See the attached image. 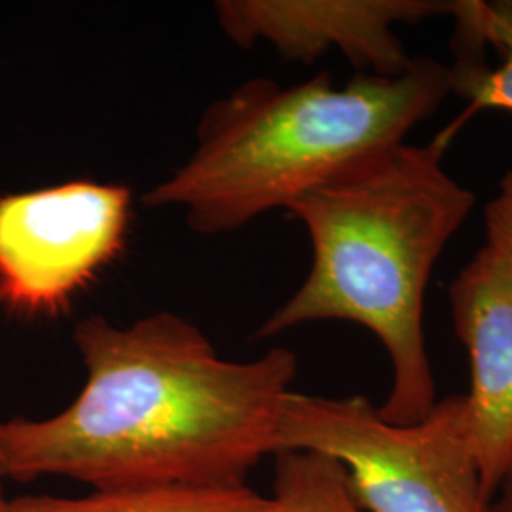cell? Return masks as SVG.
Segmentation results:
<instances>
[{
    "mask_svg": "<svg viewBox=\"0 0 512 512\" xmlns=\"http://www.w3.org/2000/svg\"><path fill=\"white\" fill-rule=\"evenodd\" d=\"M86 384L59 414L0 421L6 480L61 476L92 490H236L279 452L298 357L224 359L202 330L158 311L131 325L80 321Z\"/></svg>",
    "mask_w": 512,
    "mask_h": 512,
    "instance_id": "1",
    "label": "cell"
},
{
    "mask_svg": "<svg viewBox=\"0 0 512 512\" xmlns=\"http://www.w3.org/2000/svg\"><path fill=\"white\" fill-rule=\"evenodd\" d=\"M444 148L403 143L289 207L310 236L311 268L296 293L260 325L272 338L313 321L370 330L391 363L385 420L416 423L437 403L423 329L425 291L475 194L442 167Z\"/></svg>",
    "mask_w": 512,
    "mask_h": 512,
    "instance_id": "2",
    "label": "cell"
},
{
    "mask_svg": "<svg viewBox=\"0 0 512 512\" xmlns=\"http://www.w3.org/2000/svg\"><path fill=\"white\" fill-rule=\"evenodd\" d=\"M450 93V65L431 57L342 88L329 73L287 88L245 82L203 114L190 158L143 203L183 209L200 234L232 232L403 145Z\"/></svg>",
    "mask_w": 512,
    "mask_h": 512,
    "instance_id": "3",
    "label": "cell"
},
{
    "mask_svg": "<svg viewBox=\"0 0 512 512\" xmlns=\"http://www.w3.org/2000/svg\"><path fill=\"white\" fill-rule=\"evenodd\" d=\"M283 450L336 459L366 512H492L465 395L437 401L423 420L401 425L365 397L293 391L281 420Z\"/></svg>",
    "mask_w": 512,
    "mask_h": 512,
    "instance_id": "4",
    "label": "cell"
},
{
    "mask_svg": "<svg viewBox=\"0 0 512 512\" xmlns=\"http://www.w3.org/2000/svg\"><path fill=\"white\" fill-rule=\"evenodd\" d=\"M131 188L71 181L0 198V306L57 317L128 243Z\"/></svg>",
    "mask_w": 512,
    "mask_h": 512,
    "instance_id": "5",
    "label": "cell"
},
{
    "mask_svg": "<svg viewBox=\"0 0 512 512\" xmlns=\"http://www.w3.org/2000/svg\"><path fill=\"white\" fill-rule=\"evenodd\" d=\"M458 0H222L217 21L239 46L268 42L287 59L311 63L338 50L361 71L406 73L416 57L393 31L399 23L454 16Z\"/></svg>",
    "mask_w": 512,
    "mask_h": 512,
    "instance_id": "6",
    "label": "cell"
},
{
    "mask_svg": "<svg viewBox=\"0 0 512 512\" xmlns=\"http://www.w3.org/2000/svg\"><path fill=\"white\" fill-rule=\"evenodd\" d=\"M459 340L471 361L469 427L484 488L494 497L512 463V279L482 247L450 287Z\"/></svg>",
    "mask_w": 512,
    "mask_h": 512,
    "instance_id": "7",
    "label": "cell"
},
{
    "mask_svg": "<svg viewBox=\"0 0 512 512\" xmlns=\"http://www.w3.org/2000/svg\"><path fill=\"white\" fill-rule=\"evenodd\" d=\"M456 21L465 25L484 46L490 44L499 52V63L492 67L475 52L458 54L450 65L452 93L467 101V109L452 128L442 131L440 145H448L456 129L480 110L512 112V2H480L459 0Z\"/></svg>",
    "mask_w": 512,
    "mask_h": 512,
    "instance_id": "8",
    "label": "cell"
},
{
    "mask_svg": "<svg viewBox=\"0 0 512 512\" xmlns=\"http://www.w3.org/2000/svg\"><path fill=\"white\" fill-rule=\"evenodd\" d=\"M0 512H279L270 495L251 486L236 490H92L82 497L21 495L4 499Z\"/></svg>",
    "mask_w": 512,
    "mask_h": 512,
    "instance_id": "9",
    "label": "cell"
},
{
    "mask_svg": "<svg viewBox=\"0 0 512 512\" xmlns=\"http://www.w3.org/2000/svg\"><path fill=\"white\" fill-rule=\"evenodd\" d=\"M274 499L279 512H366L355 499L346 469L325 454H275Z\"/></svg>",
    "mask_w": 512,
    "mask_h": 512,
    "instance_id": "10",
    "label": "cell"
},
{
    "mask_svg": "<svg viewBox=\"0 0 512 512\" xmlns=\"http://www.w3.org/2000/svg\"><path fill=\"white\" fill-rule=\"evenodd\" d=\"M486 236L484 247L494 253L512 279V171L499 181L497 196L486 205Z\"/></svg>",
    "mask_w": 512,
    "mask_h": 512,
    "instance_id": "11",
    "label": "cell"
},
{
    "mask_svg": "<svg viewBox=\"0 0 512 512\" xmlns=\"http://www.w3.org/2000/svg\"><path fill=\"white\" fill-rule=\"evenodd\" d=\"M492 512H512V463L492 497Z\"/></svg>",
    "mask_w": 512,
    "mask_h": 512,
    "instance_id": "12",
    "label": "cell"
},
{
    "mask_svg": "<svg viewBox=\"0 0 512 512\" xmlns=\"http://www.w3.org/2000/svg\"><path fill=\"white\" fill-rule=\"evenodd\" d=\"M4 480H6V473H4V463H2V454H0V503H2L4 499H6V495H4V488H2Z\"/></svg>",
    "mask_w": 512,
    "mask_h": 512,
    "instance_id": "13",
    "label": "cell"
}]
</instances>
